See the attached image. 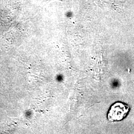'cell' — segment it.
Listing matches in <instances>:
<instances>
[{
  "instance_id": "cell-1",
  "label": "cell",
  "mask_w": 134,
  "mask_h": 134,
  "mask_svg": "<svg viewBox=\"0 0 134 134\" xmlns=\"http://www.w3.org/2000/svg\"><path fill=\"white\" fill-rule=\"evenodd\" d=\"M130 110L129 105L122 102H116L110 106L107 113V119L111 122L124 119Z\"/></svg>"
}]
</instances>
